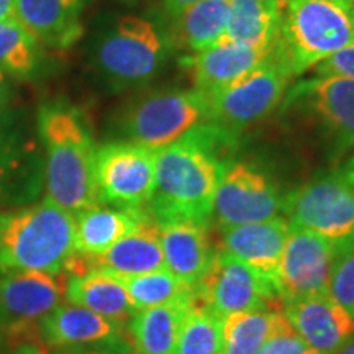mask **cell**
Returning <instances> with one entry per match:
<instances>
[{
  "label": "cell",
  "instance_id": "obj_19",
  "mask_svg": "<svg viewBox=\"0 0 354 354\" xmlns=\"http://www.w3.org/2000/svg\"><path fill=\"white\" fill-rule=\"evenodd\" d=\"M209 227L190 220L158 223L166 268L190 286L197 284L215 254Z\"/></svg>",
  "mask_w": 354,
  "mask_h": 354
},
{
  "label": "cell",
  "instance_id": "obj_10",
  "mask_svg": "<svg viewBox=\"0 0 354 354\" xmlns=\"http://www.w3.org/2000/svg\"><path fill=\"white\" fill-rule=\"evenodd\" d=\"M284 196L271 176L251 159H230L216 187L214 215L218 228L277 216Z\"/></svg>",
  "mask_w": 354,
  "mask_h": 354
},
{
  "label": "cell",
  "instance_id": "obj_6",
  "mask_svg": "<svg viewBox=\"0 0 354 354\" xmlns=\"http://www.w3.org/2000/svg\"><path fill=\"white\" fill-rule=\"evenodd\" d=\"M207 122L209 102L194 88H159L128 102L118 117V133L125 141L159 151Z\"/></svg>",
  "mask_w": 354,
  "mask_h": 354
},
{
  "label": "cell",
  "instance_id": "obj_38",
  "mask_svg": "<svg viewBox=\"0 0 354 354\" xmlns=\"http://www.w3.org/2000/svg\"><path fill=\"white\" fill-rule=\"evenodd\" d=\"M338 171L342 172V176L344 177V179H348L349 183L354 185V153L346 159V161H344V165L339 167Z\"/></svg>",
  "mask_w": 354,
  "mask_h": 354
},
{
  "label": "cell",
  "instance_id": "obj_12",
  "mask_svg": "<svg viewBox=\"0 0 354 354\" xmlns=\"http://www.w3.org/2000/svg\"><path fill=\"white\" fill-rule=\"evenodd\" d=\"M197 304L218 318L251 310L279 308L277 292L250 266L227 251H215L196 286Z\"/></svg>",
  "mask_w": 354,
  "mask_h": 354
},
{
  "label": "cell",
  "instance_id": "obj_39",
  "mask_svg": "<svg viewBox=\"0 0 354 354\" xmlns=\"http://www.w3.org/2000/svg\"><path fill=\"white\" fill-rule=\"evenodd\" d=\"M8 97V86H7V76L3 71H0V109L3 107Z\"/></svg>",
  "mask_w": 354,
  "mask_h": 354
},
{
  "label": "cell",
  "instance_id": "obj_25",
  "mask_svg": "<svg viewBox=\"0 0 354 354\" xmlns=\"http://www.w3.org/2000/svg\"><path fill=\"white\" fill-rule=\"evenodd\" d=\"M146 209L122 210L92 207L74 215L76 251L87 258L104 254L110 246L138 228Z\"/></svg>",
  "mask_w": 354,
  "mask_h": 354
},
{
  "label": "cell",
  "instance_id": "obj_15",
  "mask_svg": "<svg viewBox=\"0 0 354 354\" xmlns=\"http://www.w3.org/2000/svg\"><path fill=\"white\" fill-rule=\"evenodd\" d=\"M289 228V220L281 215L220 228V250L250 266L277 292L279 264Z\"/></svg>",
  "mask_w": 354,
  "mask_h": 354
},
{
  "label": "cell",
  "instance_id": "obj_44",
  "mask_svg": "<svg viewBox=\"0 0 354 354\" xmlns=\"http://www.w3.org/2000/svg\"><path fill=\"white\" fill-rule=\"evenodd\" d=\"M346 2H348V3H353V2H354V0H346Z\"/></svg>",
  "mask_w": 354,
  "mask_h": 354
},
{
  "label": "cell",
  "instance_id": "obj_32",
  "mask_svg": "<svg viewBox=\"0 0 354 354\" xmlns=\"http://www.w3.org/2000/svg\"><path fill=\"white\" fill-rule=\"evenodd\" d=\"M258 354H317L304 338L295 331L284 312L276 313L271 333H269Z\"/></svg>",
  "mask_w": 354,
  "mask_h": 354
},
{
  "label": "cell",
  "instance_id": "obj_1",
  "mask_svg": "<svg viewBox=\"0 0 354 354\" xmlns=\"http://www.w3.org/2000/svg\"><path fill=\"white\" fill-rule=\"evenodd\" d=\"M236 145V135L207 122L156 151V183L145 207L151 218L210 225L221 172Z\"/></svg>",
  "mask_w": 354,
  "mask_h": 354
},
{
  "label": "cell",
  "instance_id": "obj_40",
  "mask_svg": "<svg viewBox=\"0 0 354 354\" xmlns=\"http://www.w3.org/2000/svg\"><path fill=\"white\" fill-rule=\"evenodd\" d=\"M258 2H263L266 6H271L281 13H284L287 6V0H258Z\"/></svg>",
  "mask_w": 354,
  "mask_h": 354
},
{
  "label": "cell",
  "instance_id": "obj_43",
  "mask_svg": "<svg viewBox=\"0 0 354 354\" xmlns=\"http://www.w3.org/2000/svg\"><path fill=\"white\" fill-rule=\"evenodd\" d=\"M351 12H353V17H354V2L351 3Z\"/></svg>",
  "mask_w": 354,
  "mask_h": 354
},
{
  "label": "cell",
  "instance_id": "obj_35",
  "mask_svg": "<svg viewBox=\"0 0 354 354\" xmlns=\"http://www.w3.org/2000/svg\"><path fill=\"white\" fill-rule=\"evenodd\" d=\"M8 343L12 344L8 354H50L48 343L43 339L39 326L8 335Z\"/></svg>",
  "mask_w": 354,
  "mask_h": 354
},
{
  "label": "cell",
  "instance_id": "obj_9",
  "mask_svg": "<svg viewBox=\"0 0 354 354\" xmlns=\"http://www.w3.org/2000/svg\"><path fill=\"white\" fill-rule=\"evenodd\" d=\"M282 110L313 122L335 156L354 149V81L339 76H313L289 87Z\"/></svg>",
  "mask_w": 354,
  "mask_h": 354
},
{
  "label": "cell",
  "instance_id": "obj_3",
  "mask_svg": "<svg viewBox=\"0 0 354 354\" xmlns=\"http://www.w3.org/2000/svg\"><path fill=\"white\" fill-rule=\"evenodd\" d=\"M76 253V220L50 198L0 214V272H64Z\"/></svg>",
  "mask_w": 354,
  "mask_h": 354
},
{
  "label": "cell",
  "instance_id": "obj_41",
  "mask_svg": "<svg viewBox=\"0 0 354 354\" xmlns=\"http://www.w3.org/2000/svg\"><path fill=\"white\" fill-rule=\"evenodd\" d=\"M335 354H354V336H351Z\"/></svg>",
  "mask_w": 354,
  "mask_h": 354
},
{
  "label": "cell",
  "instance_id": "obj_36",
  "mask_svg": "<svg viewBox=\"0 0 354 354\" xmlns=\"http://www.w3.org/2000/svg\"><path fill=\"white\" fill-rule=\"evenodd\" d=\"M194 2H197V0H165V6L167 8V12L171 13L172 19H176V17L179 15L184 8L192 6Z\"/></svg>",
  "mask_w": 354,
  "mask_h": 354
},
{
  "label": "cell",
  "instance_id": "obj_18",
  "mask_svg": "<svg viewBox=\"0 0 354 354\" xmlns=\"http://www.w3.org/2000/svg\"><path fill=\"white\" fill-rule=\"evenodd\" d=\"M38 153L12 112L0 113V202L28 197L38 187ZM33 194V192H30Z\"/></svg>",
  "mask_w": 354,
  "mask_h": 354
},
{
  "label": "cell",
  "instance_id": "obj_5",
  "mask_svg": "<svg viewBox=\"0 0 354 354\" xmlns=\"http://www.w3.org/2000/svg\"><path fill=\"white\" fill-rule=\"evenodd\" d=\"M354 41L346 0H287L276 51L294 77Z\"/></svg>",
  "mask_w": 354,
  "mask_h": 354
},
{
  "label": "cell",
  "instance_id": "obj_34",
  "mask_svg": "<svg viewBox=\"0 0 354 354\" xmlns=\"http://www.w3.org/2000/svg\"><path fill=\"white\" fill-rule=\"evenodd\" d=\"M315 76H339L354 81V41L318 63Z\"/></svg>",
  "mask_w": 354,
  "mask_h": 354
},
{
  "label": "cell",
  "instance_id": "obj_16",
  "mask_svg": "<svg viewBox=\"0 0 354 354\" xmlns=\"http://www.w3.org/2000/svg\"><path fill=\"white\" fill-rule=\"evenodd\" d=\"M282 312L317 354H335L354 336V317L330 294L286 304Z\"/></svg>",
  "mask_w": 354,
  "mask_h": 354
},
{
  "label": "cell",
  "instance_id": "obj_14",
  "mask_svg": "<svg viewBox=\"0 0 354 354\" xmlns=\"http://www.w3.org/2000/svg\"><path fill=\"white\" fill-rule=\"evenodd\" d=\"M66 272L26 271L0 279V323L7 333L35 328L61 305L68 289Z\"/></svg>",
  "mask_w": 354,
  "mask_h": 354
},
{
  "label": "cell",
  "instance_id": "obj_37",
  "mask_svg": "<svg viewBox=\"0 0 354 354\" xmlns=\"http://www.w3.org/2000/svg\"><path fill=\"white\" fill-rule=\"evenodd\" d=\"M15 17V0H0V21Z\"/></svg>",
  "mask_w": 354,
  "mask_h": 354
},
{
  "label": "cell",
  "instance_id": "obj_30",
  "mask_svg": "<svg viewBox=\"0 0 354 354\" xmlns=\"http://www.w3.org/2000/svg\"><path fill=\"white\" fill-rule=\"evenodd\" d=\"M174 354H221V318L196 300L180 326Z\"/></svg>",
  "mask_w": 354,
  "mask_h": 354
},
{
  "label": "cell",
  "instance_id": "obj_20",
  "mask_svg": "<svg viewBox=\"0 0 354 354\" xmlns=\"http://www.w3.org/2000/svg\"><path fill=\"white\" fill-rule=\"evenodd\" d=\"M84 0H15V19L35 38L51 48H69L81 38Z\"/></svg>",
  "mask_w": 354,
  "mask_h": 354
},
{
  "label": "cell",
  "instance_id": "obj_33",
  "mask_svg": "<svg viewBox=\"0 0 354 354\" xmlns=\"http://www.w3.org/2000/svg\"><path fill=\"white\" fill-rule=\"evenodd\" d=\"M328 294L354 317V248L344 251L335 261Z\"/></svg>",
  "mask_w": 354,
  "mask_h": 354
},
{
  "label": "cell",
  "instance_id": "obj_13",
  "mask_svg": "<svg viewBox=\"0 0 354 354\" xmlns=\"http://www.w3.org/2000/svg\"><path fill=\"white\" fill-rule=\"evenodd\" d=\"M339 254L342 251L333 243L290 223L277 274L282 305L328 294L331 269Z\"/></svg>",
  "mask_w": 354,
  "mask_h": 354
},
{
  "label": "cell",
  "instance_id": "obj_26",
  "mask_svg": "<svg viewBox=\"0 0 354 354\" xmlns=\"http://www.w3.org/2000/svg\"><path fill=\"white\" fill-rule=\"evenodd\" d=\"M282 13L258 0H232L225 39L251 48L274 50L281 33Z\"/></svg>",
  "mask_w": 354,
  "mask_h": 354
},
{
  "label": "cell",
  "instance_id": "obj_28",
  "mask_svg": "<svg viewBox=\"0 0 354 354\" xmlns=\"http://www.w3.org/2000/svg\"><path fill=\"white\" fill-rule=\"evenodd\" d=\"M279 308L238 312L221 318V354H258Z\"/></svg>",
  "mask_w": 354,
  "mask_h": 354
},
{
  "label": "cell",
  "instance_id": "obj_4",
  "mask_svg": "<svg viewBox=\"0 0 354 354\" xmlns=\"http://www.w3.org/2000/svg\"><path fill=\"white\" fill-rule=\"evenodd\" d=\"M172 35L148 17L125 15L99 35L92 63L113 88L140 87L151 82L169 61Z\"/></svg>",
  "mask_w": 354,
  "mask_h": 354
},
{
  "label": "cell",
  "instance_id": "obj_7",
  "mask_svg": "<svg viewBox=\"0 0 354 354\" xmlns=\"http://www.w3.org/2000/svg\"><path fill=\"white\" fill-rule=\"evenodd\" d=\"M292 225L320 234L342 251L354 248V185L339 171L323 172L284 198Z\"/></svg>",
  "mask_w": 354,
  "mask_h": 354
},
{
  "label": "cell",
  "instance_id": "obj_22",
  "mask_svg": "<svg viewBox=\"0 0 354 354\" xmlns=\"http://www.w3.org/2000/svg\"><path fill=\"white\" fill-rule=\"evenodd\" d=\"M194 304L196 292L169 304L138 310L130 322L136 354H174L180 326Z\"/></svg>",
  "mask_w": 354,
  "mask_h": 354
},
{
  "label": "cell",
  "instance_id": "obj_21",
  "mask_svg": "<svg viewBox=\"0 0 354 354\" xmlns=\"http://www.w3.org/2000/svg\"><path fill=\"white\" fill-rule=\"evenodd\" d=\"M91 269H100L117 277L140 276L165 269L158 223L146 212L138 228L110 246L104 254L88 258Z\"/></svg>",
  "mask_w": 354,
  "mask_h": 354
},
{
  "label": "cell",
  "instance_id": "obj_11",
  "mask_svg": "<svg viewBox=\"0 0 354 354\" xmlns=\"http://www.w3.org/2000/svg\"><path fill=\"white\" fill-rule=\"evenodd\" d=\"M156 183V151L130 141H113L95 153V184L102 203L122 210L148 205Z\"/></svg>",
  "mask_w": 354,
  "mask_h": 354
},
{
  "label": "cell",
  "instance_id": "obj_17",
  "mask_svg": "<svg viewBox=\"0 0 354 354\" xmlns=\"http://www.w3.org/2000/svg\"><path fill=\"white\" fill-rule=\"evenodd\" d=\"M276 51L274 50H251L240 44L220 39L205 50L192 53L185 59L192 74L194 91L210 99L221 88L236 82L248 73L263 64Z\"/></svg>",
  "mask_w": 354,
  "mask_h": 354
},
{
  "label": "cell",
  "instance_id": "obj_42",
  "mask_svg": "<svg viewBox=\"0 0 354 354\" xmlns=\"http://www.w3.org/2000/svg\"><path fill=\"white\" fill-rule=\"evenodd\" d=\"M87 354H113V353H107V351H92V353H87Z\"/></svg>",
  "mask_w": 354,
  "mask_h": 354
},
{
  "label": "cell",
  "instance_id": "obj_31",
  "mask_svg": "<svg viewBox=\"0 0 354 354\" xmlns=\"http://www.w3.org/2000/svg\"><path fill=\"white\" fill-rule=\"evenodd\" d=\"M37 41L13 19L0 21V71L26 76L37 64Z\"/></svg>",
  "mask_w": 354,
  "mask_h": 354
},
{
  "label": "cell",
  "instance_id": "obj_2",
  "mask_svg": "<svg viewBox=\"0 0 354 354\" xmlns=\"http://www.w3.org/2000/svg\"><path fill=\"white\" fill-rule=\"evenodd\" d=\"M38 133L46 151V198L73 215L102 205L95 184L97 148L81 113L68 104L43 105Z\"/></svg>",
  "mask_w": 354,
  "mask_h": 354
},
{
  "label": "cell",
  "instance_id": "obj_29",
  "mask_svg": "<svg viewBox=\"0 0 354 354\" xmlns=\"http://www.w3.org/2000/svg\"><path fill=\"white\" fill-rule=\"evenodd\" d=\"M118 279L127 289L136 310L158 307V305L169 304L172 300L194 294V286L184 282L167 268L140 274V276Z\"/></svg>",
  "mask_w": 354,
  "mask_h": 354
},
{
  "label": "cell",
  "instance_id": "obj_27",
  "mask_svg": "<svg viewBox=\"0 0 354 354\" xmlns=\"http://www.w3.org/2000/svg\"><path fill=\"white\" fill-rule=\"evenodd\" d=\"M232 0H197L176 17V32L189 51L198 53L223 39Z\"/></svg>",
  "mask_w": 354,
  "mask_h": 354
},
{
  "label": "cell",
  "instance_id": "obj_24",
  "mask_svg": "<svg viewBox=\"0 0 354 354\" xmlns=\"http://www.w3.org/2000/svg\"><path fill=\"white\" fill-rule=\"evenodd\" d=\"M120 323L109 320L92 310L68 304L48 313L41 320V336L51 346H77L115 338Z\"/></svg>",
  "mask_w": 354,
  "mask_h": 354
},
{
  "label": "cell",
  "instance_id": "obj_8",
  "mask_svg": "<svg viewBox=\"0 0 354 354\" xmlns=\"http://www.w3.org/2000/svg\"><path fill=\"white\" fill-rule=\"evenodd\" d=\"M292 77L277 51H274L258 68L207 99L209 122L238 136L279 107Z\"/></svg>",
  "mask_w": 354,
  "mask_h": 354
},
{
  "label": "cell",
  "instance_id": "obj_23",
  "mask_svg": "<svg viewBox=\"0 0 354 354\" xmlns=\"http://www.w3.org/2000/svg\"><path fill=\"white\" fill-rule=\"evenodd\" d=\"M66 297L71 304L117 323L128 320L138 312L120 279L100 269H91L82 276L71 277Z\"/></svg>",
  "mask_w": 354,
  "mask_h": 354
}]
</instances>
